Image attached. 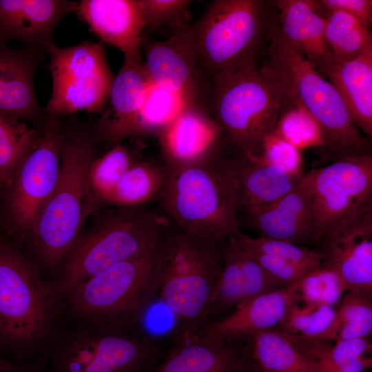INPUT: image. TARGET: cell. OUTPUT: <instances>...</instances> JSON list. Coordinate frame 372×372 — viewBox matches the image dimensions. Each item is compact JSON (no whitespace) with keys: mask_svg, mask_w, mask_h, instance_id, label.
<instances>
[{"mask_svg":"<svg viewBox=\"0 0 372 372\" xmlns=\"http://www.w3.org/2000/svg\"><path fill=\"white\" fill-rule=\"evenodd\" d=\"M263 56L259 67L270 74L319 123L323 135V145L317 149L319 162L327 165L372 153L371 140L354 125L338 92L289 43L276 16L268 33Z\"/></svg>","mask_w":372,"mask_h":372,"instance_id":"cell-1","label":"cell"},{"mask_svg":"<svg viewBox=\"0 0 372 372\" xmlns=\"http://www.w3.org/2000/svg\"><path fill=\"white\" fill-rule=\"evenodd\" d=\"M226 241L169 223L166 227L156 251L158 297L178 319V332H197L207 323L220 287Z\"/></svg>","mask_w":372,"mask_h":372,"instance_id":"cell-2","label":"cell"},{"mask_svg":"<svg viewBox=\"0 0 372 372\" xmlns=\"http://www.w3.org/2000/svg\"><path fill=\"white\" fill-rule=\"evenodd\" d=\"M165 167L166 178L158 199L169 223L216 241L240 231L236 181L225 152L202 163Z\"/></svg>","mask_w":372,"mask_h":372,"instance_id":"cell-3","label":"cell"},{"mask_svg":"<svg viewBox=\"0 0 372 372\" xmlns=\"http://www.w3.org/2000/svg\"><path fill=\"white\" fill-rule=\"evenodd\" d=\"M95 158L94 146L85 135H63L58 183L31 230L37 253L48 267L68 258L86 220L101 204L89 180Z\"/></svg>","mask_w":372,"mask_h":372,"instance_id":"cell-4","label":"cell"},{"mask_svg":"<svg viewBox=\"0 0 372 372\" xmlns=\"http://www.w3.org/2000/svg\"><path fill=\"white\" fill-rule=\"evenodd\" d=\"M276 15L272 1H212L191 26L195 54L207 77L259 68Z\"/></svg>","mask_w":372,"mask_h":372,"instance_id":"cell-5","label":"cell"},{"mask_svg":"<svg viewBox=\"0 0 372 372\" xmlns=\"http://www.w3.org/2000/svg\"><path fill=\"white\" fill-rule=\"evenodd\" d=\"M55 285L43 280L22 254L0 245V347L19 360L39 361L52 335L58 308Z\"/></svg>","mask_w":372,"mask_h":372,"instance_id":"cell-6","label":"cell"},{"mask_svg":"<svg viewBox=\"0 0 372 372\" xmlns=\"http://www.w3.org/2000/svg\"><path fill=\"white\" fill-rule=\"evenodd\" d=\"M107 212L79 238L65 259L56 284L66 296L90 278L125 260L154 251L169 224L165 215L147 205Z\"/></svg>","mask_w":372,"mask_h":372,"instance_id":"cell-7","label":"cell"},{"mask_svg":"<svg viewBox=\"0 0 372 372\" xmlns=\"http://www.w3.org/2000/svg\"><path fill=\"white\" fill-rule=\"evenodd\" d=\"M157 249L78 285L65 296L70 311L83 322L103 329L138 328L158 295Z\"/></svg>","mask_w":372,"mask_h":372,"instance_id":"cell-8","label":"cell"},{"mask_svg":"<svg viewBox=\"0 0 372 372\" xmlns=\"http://www.w3.org/2000/svg\"><path fill=\"white\" fill-rule=\"evenodd\" d=\"M210 112L234 152L256 153L262 137L275 129L290 96L267 71H230L211 79Z\"/></svg>","mask_w":372,"mask_h":372,"instance_id":"cell-9","label":"cell"},{"mask_svg":"<svg viewBox=\"0 0 372 372\" xmlns=\"http://www.w3.org/2000/svg\"><path fill=\"white\" fill-rule=\"evenodd\" d=\"M163 340L138 328L110 330L83 322L45 358L46 372H146Z\"/></svg>","mask_w":372,"mask_h":372,"instance_id":"cell-10","label":"cell"},{"mask_svg":"<svg viewBox=\"0 0 372 372\" xmlns=\"http://www.w3.org/2000/svg\"><path fill=\"white\" fill-rule=\"evenodd\" d=\"M52 93L45 111L63 116L80 111L101 114L105 109L114 79L101 42L85 41L47 50Z\"/></svg>","mask_w":372,"mask_h":372,"instance_id":"cell-11","label":"cell"},{"mask_svg":"<svg viewBox=\"0 0 372 372\" xmlns=\"http://www.w3.org/2000/svg\"><path fill=\"white\" fill-rule=\"evenodd\" d=\"M304 175L318 242L333 228L372 205V153L340 159Z\"/></svg>","mask_w":372,"mask_h":372,"instance_id":"cell-12","label":"cell"},{"mask_svg":"<svg viewBox=\"0 0 372 372\" xmlns=\"http://www.w3.org/2000/svg\"><path fill=\"white\" fill-rule=\"evenodd\" d=\"M63 136L59 117L48 114L39 142L21 162L9 185V208L20 229L32 230L56 187Z\"/></svg>","mask_w":372,"mask_h":372,"instance_id":"cell-13","label":"cell"},{"mask_svg":"<svg viewBox=\"0 0 372 372\" xmlns=\"http://www.w3.org/2000/svg\"><path fill=\"white\" fill-rule=\"evenodd\" d=\"M191 26L162 41L143 35L144 66L152 83L178 94L189 106L210 112L211 81L196 59Z\"/></svg>","mask_w":372,"mask_h":372,"instance_id":"cell-14","label":"cell"},{"mask_svg":"<svg viewBox=\"0 0 372 372\" xmlns=\"http://www.w3.org/2000/svg\"><path fill=\"white\" fill-rule=\"evenodd\" d=\"M317 243L322 267L339 276L346 292L372 296V205L333 228Z\"/></svg>","mask_w":372,"mask_h":372,"instance_id":"cell-15","label":"cell"},{"mask_svg":"<svg viewBox=\"0 0 372 372\" xmlns=\"http://www.w3.org/2000/svg\"><path fill=\"white\" fill-rule=\"evenodd\" d=\"M209 113L188 106L158 135L165 166L202 163L225 151V134Z\"/></svg>","mask_w":372,"mask_h":372,"instance_id":"cell-16","label":"cell"},{"mask_svg":"<svg viewBox=\"0 0 372 372\" xmlns=\"http://www.w3.org/2000/svg\"><path fill=\"white\" fill-rule=\"evenodd\" d=\"M150 80L141 55L124 56L108 104L97 120V137L112 146L132 137Z\"/></svg>","mask_w":372,"mask_h":372,"instance_id":"cell-17","label":"cell"},{"mask_svg":"<svg viewBox=\"0 0 372 372\" xmlns=\"http://www.w3.org/2000/svg\"><path fill=\"white\" fill-rule=\"evenodd\" d=\"M77 8V2L68 0H0V41L46 52L59 23Z\"/></svg>","mask_w":372,"mask_h":372,"instance_id":"cell-18","label":"cell"},{"mask_svg":"<svg viewBox=\"0 0 372 372\" xmlns=\"http://www.w3.org/2000/svg\"><path fill=\"white\" fill-rule=\"evenodd\" d=\"M249 364L247 346L177 331L174 345L154 372H247Z\"/></svg>","mask_w":372,"mask_h":372,"instance_id":"cell-19","label":"cell"},{"mask_svg":"<svg viewBox=\"0 0 372 372\" xmlns=\"http://www.w3.org/2000/svg\"><path fill=\"white\" fill-rule=\"evenodd\" d=\"M43 52L28 46L12 48L0 41L1 113L30 121L48 115L39 105L34 88Z\"/></svg>","mask_w":372,"mask_h":372,"instance_id":"cell-20","label":"cell"},{"mask_svg":"<svg viewBox=\"0 0 372 372\" xmlns=\"http://www.w3.org/2000/svg\"><path fill=\"white\" fill-rule=\"evenodd\" d=\"M248 218L260 237L300 245L318 242L316 218L305 175L293 189Z\"/></svg>","mask_w":372,"mask_h":372,"instance_id":"cell-21","label":"cell"},{"mask_svg":"<svg viewBox=\"0 0 372 372\" xmlns=\"http://www.w3.org/2000/svg\"><path fill=\"white\" fill-rule=\"evenodd\" d=\"M296 302L298 298L291 286L265 293L242 301L232 314L206 323L197 332L230 343L249 339L256 333L277 327Z\"/></svg>","mask_w":372,"mask_h":372,"instance_id":"cell-22","label":"cell"},{"mask_svg":"<svg viewBox=\"0 0 372 372\" xmlns=\"http://www.w3.org/2000/svg\"><path fill=\"white\" fill-rule=\"evenodd\" d=\"M280 30L289 43L326 79L337 63L325 38V19L312 0H273Z\"/></svg>","mask_w":372,"mask_h":372,"instance_id":"cell-23","label":"cell"},{"mask_svg":"<svg viewBox=\"0 0 372 372\" xmlns=\"http://www.w3.org/2000/svg\"><path fill=\"white\" fill-rule=\"evenodd\" d=\"M76 12L101 41L124 56L141 55L145 29L141 0H82Z\"/></svg>","mask_w":372,"mask_h":372,"instance_id":"cell-24","label":"cell"},{"mask_svg":"<svg viewBox=\"0 0 372 372\" xmlns=\"http://www.w3.org/2000/svg\"><path fill=\"white\" fill-rule=\"evenodd\" d=\"M231 156L236 186L237 212L248 216L278 200L293 189L304 174H291L242 152Z\"/></svg>","mask_w":372,"mask_h":372,"instance_id":"cell-25","label":"cell"},{"mask_svg":"<svg viewBox=\"0 0 372 372\" xmlns=\"http://www.w3.org/2000/svg\"><path fill=\"white\" fill-rule=\"evenodd\" d=\"M326 79L342 97L354 125L372 137V47L355 59L336 63Z\"/></svg>","mask_w":372,"mask_h":372,"instance_id":"cell-26","label":"cell"},{"mask_svg":"<svg viewBox=\"0 0 372 372\" xmlns=\"http://www.w3.org/2000/svg\"><path fill=\"white\" fill-rule=\"evenodd\" d=\"M247 345L251 363L264 372H321L278 328L256 333Z\"/></svg>","mask_w":372,"mask_h":372,"instance_id":"cell-27","label":"cell"},{"mask_svg":"<svg viewBox=\"0 0 372 372\" xmlns=\"http://www.w3.org/2000/svg\"><path fill=\"white\" fill-rule=\"evenodd\" d=\"M165 178V165L138 160L123 175L106 205L119 208L147 205L158 198Z\"/></svg>","mask_w":372,"mask_h":372,"instance_id":"cell-28","label":"cell"},{"mask_svg":"<svg viewBox=\"0 0 372 372\" xmlns=\"http://www.w3.org/2000/svg\"><path fill=\"white\" fill-rule=\"evenodd\" d=\"M323 17L325 38L337 63L355 59L372 47L370 28L355 17L340 11Z\"/></svg>","mask_w":372,"mask_h":372,"instance_id":"cell-29","label":"cell"},{"mask_svg":"<svg viewBox=\"0 0 372 372\" xmlns=\"http://www.w3.org/2000/svg\"><path fill=\"white\" fill-rule=\"evenodd\" d=\"M41 134L24 121L0 112V183L9 185Z\"/></svg>","mask_w":372,"mask_h":372,"instance_id":"cell-30","label":"cell"},{"mask_svg":"<svg viewBox=\"0 0 372 372\" xmlns=\"http://www.w3.org/2000/svg\"><path fill=\"white\" fill-rule=\"evenodd\" d=\"M277 328L291 335L335 341L340 323L334 307L296 302Z\"/></svg>","mask_w":372,"mask_h":372,"instance_id":"cell-31","label":"cell"},{"mask_svg":"<svg viewBox=\"0 0 372 372\" xmlns=\"http://www.w3.org/2000/svg\"><path fill=\"white\" fill-rule=\"evenodd\" d=\"M189 106L178 94L150 81L133 136L159 135Z\"/></svg>","mask_w":372,"mask_h":372,"instance_id":"cell-32","label":"cell"},{"mask_svg":"<svg viewBox=\"0 0 372 372\" xmlns=\"http://www.w3.org/2000/svg\"><path fill=\"white\" fill-rule=\"evenodd\" d=\"M137 161L133 153L121 143L94 158L90 167L89 180L101 203L107 204L120 180Z\"/></svg>","mask_w":372,"mask_h":372,"instance_id":"cell-33","label":"cell"},{"mask_svg":"<svg viewBox=\"0 0 372 372\" xmlns=\"http://www.w3.org/2000/svg\"><path fill=\"white\" fill-rule=\"evenodd\" d=\"M280 115L275 132L298 150L323 145L321 127L313 116L296 99Z\"/></svg>","mask_w":372,"mask_h":372,"instance_id":"cell-34","label":"cell"},{"mask_svg":"<svg viewBox=\"0 0 372 372\" xmlns=\"http://www.w3.org/2000/svg\"><path fill=\"white\" fill-rule=\"evenodd\" d=\"M291 286L298 302L332 307L340 302L346 291L339 276L322 267L307 273Z\"/></svg>","mask_w":372,"mask_h":372,"instance_id":"cell-35","label":"cell"},{"mask_svg":"<svg viewBox=\"0 0 372 372\" xmlns=\"http://www.w3.org/2000/svg\"><path fill=\"white\" fill-rule=\"evenodd\" d=\"M237 236L246 249L278 258L309 271L322 267V255L317 249L265 237L252 238L240 231Z\"/></svg>","mask_w":372,"mask_h":372,"instance_id":"cell-36","label":"cell"},{"mask_svg":"<svg viewBox=\"0 0 372 372\" xmlns=\"http://www.w3.org/2000/svg\"><path fill=\"white\" fill-rule=\"evenodd\" d=\"M187 0H141L144 28L172 35L192 25Z\"/></svg>","mask_w":372,"mask_h":372,"instance_id":"cell-37","label":"cell"},{"mask_svg":"<svg viewBox=\"0 0 372 372\" xmlns=\"http://www.w3.org/2000/svg\"><path fill=\"white\" fill-rule=\"evenodd\" d=\"M340 323L337 340L366 338L372 331V296L347 291L336 308Z\"/></svg>","mask_w":372,"mask_h":372,"instance_id":"cell-38","label":"cell"},{"mask_svg":"<svg viewBox=\"0 0 372 372\" xmlns=\"http://www.w3.org/2000/svg\"><path fill=\"white\" fill-rule=\"evenodd\" d=\"M248 156L291 174H304L300 151L282 138L275 130L265 135L256 153Z\"/></svg>","mask_w":372,"mask_h":372,"instance_id":"cell-39","label":"cell"},{"mask_svg":"<svg viewBox=\"0 0 372 372\" xmlns=\"http://www.w3.org/2000/svg\"><path fill=\"white\" fill-rule=\"evenodd\" d=\"M371 344L366 338L336 341L329 358L344 372H362L371 367Z\"/></svg>","mask_w":372,"mask_h":372,"instance_id":"cell-40","label":"cell"},{"mask_svg":"<svg viewBox=\"0 0 372 372\" xmlns=\"http://www.w3.org/2000/svg\"><path fill=\"white\" fill-rule=\"evenodd\" d=\"M245 250L268 273L281 282L285 287L293 285L304 275L309 272L304 268L278 258L246 249Z\"/></svg>","mask_w":372,"mask_h":372,"instance_id":"cell-41","label":"cell"},{"mask_svg":"<svg viewBox=\"0 0 372 372\" xmlns=\"http://www.w3.org/2000/svg\"><path fill=\"white\" fill-rule=\"evenodd\" d=\"M317 10L323 16L324 14L340 11L349 14L368 28L372 23L371 0H312Z\"/></svg>","mask_w":372,"mask_h":372,"instance_id":"cell-42","label":"cell"},{"mask_svg":"<svg viewBox=\"0 0 372 372\" xmlns=\"http://www.w3.org/2000/svg\"><path fill=\"white\" fill-rule=\"evenodd\" d=\"M331 341L307 338L303 343L306 355L320 366L321 372H344L337 367L329 358Z\"/></svg>","mask_w":372,"mask_h":372,"instance_id":"cell-43","label":"cell"},{"mask_svg":"<svg viewBox=\"0 0 372 372\" xmlns=\"http://www.w3.org/2000/svg\"><path fill=\"white\" fill-rule=\"evenodd\" d=\"M0 372H46L41 361H24L0 356Z\"/></svg>","mask_w":372,"mask_h":372,"instance_id":"cell-44","label":"cell"},{"mask_svg":"<svg viewBox=\"0 0 372 372\" xmlns=\"http://www.w3.org/2000/svg\"><path fill=\"white\" fill-rule=\"evenodd\" d=\"M247 372H264V371H261L260 369H259L258 368L253 365L250 361V364H249V366L248 367Z\"/></svg>","mask_w":372,"mask_h":372,"instance_id":"cell-45","label":"cell"},{"mask_svg":"<svg viewBox=\"0 0 372 372\" xmlns=\"http://www.w3.org/2000/svg\"><path fill=\"white\" fill-rule=\"evenodd\" d=\"M1 356V355H0Z\"/></svg>","mask_w":372,"mask_h":372,"instance_id":"cell-46","label":"cell"}]
</instances>
